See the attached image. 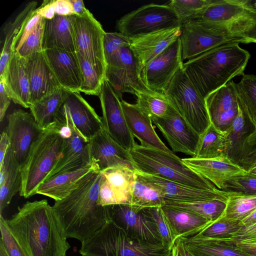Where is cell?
Returning a JSON list of instances; mask_svg holds the SVG:
<instances>
[{
    "instance_id": "6da1fadb",
    "label": "cell",
    "mask_w": 256,
    "mask_h": 256,
    "mask_svg": "<svg viewBox=\"0 0 256 256\" xmlns=\"http://www.w3.org/2000/svg\"><path fill=\"white\" fill-rule=\"evenodd\" d=\"M6 220L29 256H66L70 248L46 200L27 202Z\"/></svg>"
},
{
    "instance_id": "7a4b0ae2",
    "label": "cell",
    "mask_w": 256,
    "mask_h": 256,
    "mask_svg": "<svg viewBox=\"0 0 256 256\" xmlns=\"http://www.w3.org/2000/svg\"><path fill=\"white\" fill-rule=\"evenodd\" d=\"M102 174L92 172L64 199L55 201L54 214L66 237L82 243L104 226L108 216L105 206L98 204Z\"/></svg>"
},
{
    "instance_id": "3957f363",
    "label": "cell",
    "mask_w": 256,
    "mask_h": 256,
    "mask_svg": "<svg viewBox=\"0 0 256 256\" xmlns=\"http://www.w3.org/2000/svg\"><path fill=\"white\" fill-rule=\"evenodd\" d=\"M238 44L220 46L183 63L184 71L204 98L234 77L244 74L250 54Z\"/></svg>"
},
{
    "instance_id": "277c9868",
    "label": "cell",
    "mask_w": 256,
    "mask_h": 256,
    "mask_svg": "<svg viewBox=\"0 0 256 256\" xmlns=\"http://www.w3.org/2000/svg\"><path fill=\"white\" fill-rule=\"evenodd\" d=\"M134 170L194 188L214 190L218 188L188 166L174 153L170 154L136 142L129 151Z\"/></svg>"
},
{
    "instance_id": "5b68a950",
    "label": "cell",
    "mask_w": 256,
    "mask_h": 256,
    "mask_svg": "<svg viewBox=\"0 0 256 256\" xmlns=\"http://www.w3.org/2000/svg\"><path fill=\"white\" fill-rule=\"evenodd\" d=\"M64 141L62 126L55 123L44 129L32 144L21 166V196L26 198L36 194L38 186L54 168Z\"/></svg>"
},
{
    "instance_id": "8992f818",
    "label": "cell",
    "mask_w": 256,
    "mask_h": 256,
    "mask_svg": "<svg viewBox=\"0 0 256 256\" xmlns=\"http://www.w3.org/2000/svg\"><path fill=\"white\" fill-rule=\"evenodd\" d=\"M82 256H172V250L130 238L108 218L90 238L82 243Z\"/></svg>"
},
{
    "instance_id": "52a82bcc",
    "label": "cell",
    "mask_w": 256,
    "mask_h": 256,
    "mask_svg": "<svg viewBox=\"0 0 256 256\" xmlns=\"http://www.w3.org/2000/svg\"><path fill=\"white\" fill-rule=\"evenodd\" d=\"M183 61L190 60L220 46L230 43H250L244 38L234 34L222 24L191 19L180 28Z\"/></svg>"
},
{
    "instance_id": "ba28073f",
    "label": "cell",
    "mask_w": 256,
    "mask_h": 256,
    "mask_svg": "<svg viewBox=\"0 0 256 256\" xmlns=\"http://www.w3.org/2000/svg\"><path fill=\"white\" fill-rule=\"evenodd\" d=\"M191 19L222 24L232 34L256 43V10L250 0H213Z\"/></svg>"
},
{
    "instance_id": "9c48e42d",
    "label": "cell",
    "mask_w": 256,
    "mask_h": 256,
    "mask_svg": "<svg viewBox=\"0 0 256 256\" xmlns=\"http://www.w3.org/2000/svg\"><path fill=\"white\" fill-rule=\"evenodd\" d=\"M164 94L172 106L200 135L210 126L205 99L188 77L182 66Z\"/></svg>"
},
{
    "instance_id": "30bf717a",
    "label": "cell",
    "mask_w": 256,
    "mask_h": 256,
    "mask_svg": "<svg viewBox=\"0 0 256 256\" xmlns=\"http://www.w3.org/2000/svg\"><path fill=\"white\" fill-rule=\"evenodd\" d=\"M181 26L180 18L168 4L143 6L125 14L116 24L118 32L130 39Z\"/></svg>"
},
{
    "instance_id": "8fae6325",
    "label": "cell",
    "mask_w": 256,
    "mask_h": 256,
    "mask_svg": "<svg viewBox=\"0 0 256 256\" xmlns=\"http://www.w3.org/2000/svg\"><path fill=\"white\" fill-rule=\"evenodd\" d=\"M239 106L238 117L224 132L226 156L248 172L256 165V125Z\"/></svg>"
},
{
    "instance_id": "7c38bea8",
    "label": "cell",
    "mask_w": 256,
    "mask_h": 256,
    "mask_svg": "<svg viewBox=\"0 0 256 256\" xmlns=\"http://www.w3.org/2000/svg\"><path fill=\"white\" fill-rule=\"evenodd\" d=\"M105 206L108 218L130 238L143 243L163 246L156 222L146 208L141 209L125 204Z\"/></svg>"
},
{
    "instance_id": "4fadbf2b",
    "label": "cell",
    "mask_w": 256,
    "mask_h": 256,
    "mask_svg": "<svg viewBox=\"0 0 256 256\" xmlns=\"http://www.w3.org/2000/svg\"><path fill=\"white\" fill-rule=\"evenodd\" d=\"M56 122L62 126L64 136L63 146L54 168L43 182L56 174L78 169L92 162L89 142L82 136L74 128L64 104Z\"/></svg>"
},
{
    "instance_id": "5bb4252c",
    "label": "cell",
    "mask_w": 256,
    "mask_h": 256,
    "mask_svg": "<svg viewBox=\"0 0 256 256\" xmlns=\"http://www.w3.org/2000/svg\"><path fill=\"white\" fill-rule=\"evenodd\" d=\"M106 78L122 100L124 93L150 92L143 82L140 69L130 46L122 47L106 60Z\"/></svg>"
},
{
    "instance_id": "9a60e30c",
    "label": "cell",
    "mask_w": 256,
    "mask_h": 256,
    "mask_svg": "<svg viewBox=\"0 0 256 256\" xmlns=\"http://www.w3.org/2000/svg\"><path fill=\"white\" fill-rule=\"evenodd\" d=\"M71 18L76 52L106 72V62L104 50L106 32L102 24L90 12L82 16L72 15Z\"/></svg>"
},
{
    "instance_id": "2e32d148",
    "label": "cell",
    "mask_w": 256,
    "mask_h": 256,
    "mask_svg": "<svg viewBox=\"0 0 256 256\" xmlns=\"http://www.w3.org/2000/svg\"><path fill=\"white\" fill-rule=\"evenodd\" d=\"M183 63L180 38L142 68L141 78L151 90L164 94Z\"/></svg>"
},
{
    "instance_id": "e0dca14e",
    "label": "cell",
    "mask_w": 256,
    "mask_h": 256,
    "mask_svg": "<svg viewBox=\"0 0 256 256\" xmlns=\"http://www.w3.org/2000/svg\"><path fill=\"white\" fill-rule=\"evenodd\" d=\"M98 96L104 128L120 146L130 151L136 142L126 124L121 100L106 78L103 82Z\"/></svg>"
},
{
    "instance_id": "ac0fdd59",
    "label": "cell",
    "mask_w": 256,
    "mask_h": 256,
    "mask_svg": "<svg viewBox=\"0 0 256 256\" xmlns=\"http://www.w3.org/2000/svg\"><path fill=\"white\" fill-rule=\"evenodd\" d=\"M151 119L167 140L172 152L195 157L200 135L174 107L165 116Z\"/></svg>"
},
{
    "instance_id": "d6986e66",
    "label": "cell",
    "mask_w": 256,
    "mask_h": 256,
    "mask_svg": "<svg viewBox=\"0 0 256 256\" xmlns=\"http://www.w3.org/2000/svg\"><path fill=\"white\" fill-rule=\"evenodd\" d=\"M5 131L14 157L22 166L34 142L42 133V128L30 112L15 110L7 116Z\"/></svg>"
},
{
    "instance_id": "ffe728a7",
    "label": "cell",
    "mask_w": 256,
    "mask_h": 256,
    "mask_svg": "<svg viewBox=\"0 0 256 256\" xmlns=\"http://www.w3.org/2000/svg\"><path fill=\"white\" fill-rule=\"evenodd\" d=\"M138 172L160 192L164 205L195 203L216 199L227 202L228 200V192L218 189L214 190L198 189L157 176Z\"/></svg>"
},
{
    "instance_id": "44dd1931",
    "label": "cell",
    "mask_w": 256,
    "mask_h": 256,
    "mask_svg": "<svg viewBox=\"0 0 256 256\" xmlns=\"http://www.w3.org/2000/svg\"><path fill=\"white\" fill-rule=\"evenodd\" d=\"M89 148L91 160L100 172L119 166L134 170L129 151L116 142L104 128L89 140Z\"/></svg>"
},
{
    "instance_id": "7402d4cb",
    "label": "cell",
    "mask_w": 256,
    "mask_h": 256,
    "mask_svg": "<svg viewBox=\"0 0 256 256\" xmlns=\"http://www.w3.org/2000/svg\"><path fill=\"white\" fill-rule=\"evenodd\" d=\"M25 59L30 84V104L62 88L44 50Z\"/></svg>"
},
{
    "instance_id": "603a6c76",
    "label": "cell",
    "mask_w": 256,
    "mask_h": 256,
    "mask_svg": "<svg viewBox=\"0 0 256 256\" xmlns=\"http://www.w3.org/2000/svg\"><path fill=\"white\" fill-rule=\"evenodd\" d=\"M180 28L163 30L130 39V47L140 71L146 64L180 38Z\"/></svg>"
},
{
    "instance_id": "cb8c5ba5",
    "label": "cell",
    "mask_w": 256,
    "mask_h": 256,
    "mask_svg": "<svg viewBox=\"0 0 256 256\" xmlns=\"http://www.w3.org/2000/svg\"><path fill=\"white\" fill-rule=\"evenodd\" d=\"M44 51L61 88L70 92H80L82 75L76 52L58 48Z\"/></svg>"
},
{
    "instance_id": "d4e9b609",
    "label": "cell",
    "mask_w": 256,
    "mask_h": 256,
    "mask_svg": "<svg viewBox=\"0 0 256 256\" xmlns=\"http://www.w3.org/2000/svg\"><path fill=\"white\" fill-rule=\"evenodd\" d=\"M0 80L3 82L12 100L24 108L30 106V89L26 59L12 52Z\"/></svg>"
},
{
    "instance_id": "484cf974",
    "label": "cell",
    "mask_w": 256,
    "mask_h": 256,
    "mask_svg": "<svg viewBox=\"0 0 256 256\" xmlns=\"http://www.w3.org/2000/svg\"><path fill=\"white\" fill-rule=\"evenodd\" d=\"M64 104L74 128L88 142L103 129L102 117L82 98L80 92H70Z\"/></svg>"
},
{
    "instance_id": "4316f807",
    "label": "cell",
    "mask_w": 256,
    "mask_h": 256,
    "mask_svg": "<svg viewBox=\"0 0 256 256\" xmlns=\"http://www.w3.org/2000/svg\"><path fill=\"white\" fill-rule=\"evenodd\" d=\"M94 171H100L92 160L88 164L72 170L56 174L42 183L36 194L60 200L79 187Z\"/></svg>"
},
{
    "instance_id": "83f0119b",
    "label": "cell",
    "mask_w": 256,
    "mask_h": 256,
    "mask_svg": "<svg viewBox=\"0 0 256 256\" xmlns=\"http://www.w3.org/2000/svg\"><path fill=\"white\" fill-rule=\"evenodd\" d=\"M121 104L130 131L140 142L164 152L174 154L160 139L152 125L151 118L136 104L121 100Z\"/></svg>"
},
{
    "instance_id": "f1b7e54d",
    "label": "cell",
    "mask_w": 256,
    "mask_h": 256,
    "mask_svg": "<svg viewBox=\"0 0 256 256\" xmlns=\"http://www.w3.org/2000/svg\"><path fill=\"white\" fill-rule=\"evenodd\" d=\"M182 160L190 168L208 180L220 190L226 179L246 172L226 157L213 159L192 157L182 158Z\"/></svg>"
},
{
    "instance_id": "f546056e",
    "label": "cell",
    "mask_w": 256,
    "mask_h": 256,
    "mask_svg": "<svg viewBox=\"0 0 256 256\" xmlns=\"http://www.w3.org/2000/svg\"><path fill=\"white\" fill-rule=\"evenodd\" d=\"M42 47L43 50L58 48L76 52L71 16L56 14L52 18L46 19Z\"/></svg>"
},
{
    "instance_id": "4dcf8cb0",
    "label": "cell",
    "mask_w": 256,
    "mask_h": 256,
    "mask_svg": "<svg viewBox=\"0 0 256 256\" xmlns=\"http://www.w3.org/2000/svg\"><path fill=\"white\" fill-rule=\"evenodd\" d=\"M174 238L194 236L210 224L204 218L192 212L168 205L162 206Z\"/></svg>"
},
{
    "instance_id": "1f68e13d",
    "label": "cell",
    "mask_w": 256,
    "mask_h": 256,
    "mask_svg": "<svg viewBox=\"0 0 256 256\" xmlns=\"http://www.w3.org/2000/svg\"><path fill=\"white\" fill-rule=\"evenodd\" d=\"M21 166L10 146L0 164V216L22 187Z\"/></svg>"
},
{
    "instance_id": "d6a6232c",
    "label": "cell",
    "mask_w": 256,
    "mask_h": 256,
    "mask_svg": "<svg viewBox=\"0 0 256 256\" xmlns=\"http://www.w3.org/2000/svg\"><path fill=\"white\" fill-rule=\"evenodd\" d=\"M70 92L61 88L30 104V113L42 128L44 130L56 122Z\"/></svg>"
},
{
    "instance_id": "836d02e7",
    "label": "cell",
    "mask_w": 256,
    "mask_h": 256,
    "mask_svg": "<svg viewBox=\"0 0 256 256\" xmlns=\"http://www.w3.org/2000/svg\"><path fill=\"white\" fill-rule=\"evenodd\" d=\"M194 256H250L224 240L179 238Z\"/></svg>"
},
{
    "instance_id": "e575fe53",
    "label": "cell",
    "mask_w": 256,
    "mask_h": 256,
    "mask_svg": "<svg viewBox=\"0 0 256 256\" xmlns=\"http://www.w3.org/2000/svg\"><path fill=\"white\" fill-rule=\"evenodd\" d=\"M101 172L103 178L116 194L120 204H130L136 178L135 170L119 166Z\"/></svg>"
},
{
    "instance_id": "d590c367",
    "label": "cell",
    "mask_w": 256,
    "mask_h": 256,
    "mask_svg": "<svg viewBox=\"0 0 256 256\" xmlns=\"http://www.w3.org/2000/svg\"><path fill=\"white\" fill-rule=\"evenodd\" d=\"M236 84L232 80H230L205 98L210 122L220 114L238 106Z\"/></svg>"
},
{
    "instance_id": "8d00e7d4",
    "label": "cell",
    "mask_w": 256,
    "mask_h": 256,
    "mask_svg": "<svg viewBox=\"0 0 256 256\" xmlns=\"http://www.w3.org/2000/svg\"><path fill=\"white\" fill-rule=\"evenodd\" d=\"M135 171L136 178L129 204L141 209L164 206L160 192Z\"/></svg>"
},
{
    "instance_id": "74e56055",
    "label": "cell",
    "mask_w": 256,
    "mask_h": 256,
    "mask_svg": "<svg viewBox=\"0 0 256 256\" xmlns=\"http://www.w3.org/2000/svg\"><path fill=\"white\" fill-rule=\"evenodd\" d=\"M226 138L224 132L210 124L200 135V140L194 158L213 159L226 156Z\"/></svg>"
},
{
    "instance_id": "f35d334b",
    "label": "cell",
    "mask_w": 256,
    "mask_h": 256,
    "mask_svg": "<svg viewBox=\"0 0 256 256\" xmlns=\"http://www.w3.org/2000/svg\"><path fill=\"white\" fill-rule=\"evenodd\" d=\"M36 1L28 2L12 22L5 28V38L0 58V76H2L12 54V44L24 20L37 8Z\"/></svg>"
},
{
    "instance_id": "ab89813d",
    "label": "cell",
    "mask_w": 256,
    "mask_h": 256,
    "mask_svg": "<svg viewBox=\"0 0 256 256\" xmlns=\"http://www.w3.org/2000/svg\"><path fill=\"white\" fill-rule=\"evenodd\" d=\"M81 70L82 84L80 92L98 96L106 72L93 64L86 58L77 54Z\"/></svg>"
},
{
    "instance_id": "60d3db41",
    "label": "cell",
    "mask_w": 256,
    "mask_h": 256,
    "mask_svg": "<svg viewBox=\"0 0 256 256\" xmlns=\"http://www.w3.org/2000/svg\"><path fill=\"white\" fill-rule=\"evenodd\" d=\"M241 80L236 84L240 106L256 125V76L243 74Z\"/></svg>"
},
{
    "instance_id": "b9f144b4",
    "label": "cell",
    "mask_w": 256,
    "mask_h": 256,
    "mask_svg": "<svg viewBox=\"0 0 256 256\" xmlns=\"http://www.w3.org/2000/svg\"><path fill=\"white\" fill-rule=\"evenodd\" d=\"M136 96V104L151 118L165 116L173 107L164 94L152 92H140Z\"/></svg>"
},
{
    "instance_id": "7bdbcfd3",
    "label": "cell",
    "mask_w": 256,
    "mask_h": 256,
    "mask_svg": "<svg viewBox=\"0 0 256 256\" xmlns=\"http://www.w3.org/2000/svg\"><path fill=\"white\" fill-rule=\"evenodd\" d=\"M228 196L226 208L221 217L242 221L256 210V196L230 192Z\"/></svg>"
},
{
    "instance_id": "ee69618b",
    "label": "cell",
    "mask_w": 256,
    "mask_h": 256,
    "mask_svg": "<svg viewBox=\"0 0 256 256\" xmlns=\"http://www.w3.org/2000/svg\"><path fill=\"white\" fill-rule=\"evenodd\" d=\"M243 226L241 220L220 217L192 236L204 239H229Z\"/></svg>"
},
{
    "instance_id": "f6af8a7d",
    "label": "cell",
    "mask_w": 256,
    "mask_h": 256,
    "mask_svg": "<svg viewBox=\"0 0 256 256\" xmlns=\"http://www.w3.org/2000/svg\"><path fill=\"white\" fill-rule=\"evenodd\" d=\"M226 201L212 200L207 201L184 204H171L166 205L173 206L196 213L214 222L223 214L226 206Z\"/></svg>"
},
{
    "instance_id": "bcb514c9",
    "label": "cell",
    "mask_w": 256,
    "mask_h": 256,
    "mask_svg": "<svg viewBox=\"0 0 256 256\" xmlns=\"http://www.w3.org/2000/svg\"><path fill=\"white\" fill-rule=\"evenodd\" d=\"M221 190L230 193L256 196V176L246 172L231 176L224 181Z\"/></svg>"
},
{
    "instance_id": "7dc6e473",
    "label": "cell",
    "mask_w": 256,
    "mask_h": 256,
    "mask_svg": "<svg viewBox=\"0 0 256 256\" xmlns=\"http://www.w3.org/2000/svg\"><path fill=\"white\" fill-rule=\"evenodd\" d=\"M213 0H172L168 4L180 18L182 24L211 4Z\"/></svg>"
},
{
    "instance_id": "c3c4849f",
    "label": "cell",
    "mask_w": 256,
    "mask_h": 256,
    "mask_svg": "<svg viewBox=\"0 0 256 256\" xmlns=\"http://www.w3.org/2000/svg\"><path fill=\"white\" fill-rule=\"evenodd\" d=\"M46 19L42 18L32 32L16 50L20 56H28L43 51L42 44Z\"/></svg>"
},
{
    "instance_id": "681fc988",
    "label": "cell",
    "mask_w": 256,
    "mask_h": 256,
    "mask_svg": "<svg viewBox=\"0 0 256 256\" xmlns=\"http://www.w3.org/2000/svg\"><path fill=\"white\" fill-rule=\"evenodd\" d=\"M154 219L162 240L163 246L172 250L176 240L162 206L146 208Z\"/></svg>"
},
{
    "instance_id": "f907efd6",
    "label": "cell",
    "mask_w": 256,
    "mask_h": 256,
    "mask_svg": "<svg viewBox=\"0 0 256 256\" xmlns=\"http://www.w3.org/2000/svg\"><path fill=\"white\" fill-rule=\"evenodd\" d=\"M0 242L8 256H29L12 234L6 219L2 216H0Z\"/></svg>"
},
{
    "instance_id": "816d5d0a",
    "label": "cell",
    "mask_w": 256,
    "mask_h": 256,
    "mask_svg": "<svg viewBox=\"0 0 256 256\" xmlns=\"http://www.w3.org/2000/svg\"><path fill=\"white\" fill-rule=\"evenodd\" d=\"M130 39L120 32H106L104 50L106 61L122 47L130 46Z\"/></svg>"
},
{
    "instance_id": "f5cc1de1",
    "label": "cell",
    "mask_w": 256,
    "mask_h": 256,
    "mask_svg": "<svg viewBox=\"0 0 256 256\" xmlns=\"http://www.w3.org/2000/svg\"><path fill=\"white\" fill-rule=\"evenodd\" d=\"M41 18L42 17L37 13L36 9L24 20L13 42V52H16L24 40L35 28Z\"/></svg>"
},
{
    "instance_id": "db71d44e",
    "label": "cell",
    "mask_w": 256,
    "mask_h": 256,
    "mask_svg": "<svg viewBox=\"0 0 256 256\" xmlns=\"http://www.w3.org/2000/svg\"><path fill=\"white\" fill-rule=\"evenodd\" d=\"M256 238V224L250 226H243L229 238L238 242H246Z\"/></svg>"
},
{
    "instance_id": "11a10c76",
    "label": "cell",
    "mask_w": 256,
    "mask_h": 256,
    "mask_svg": "<svg viewBox=\"0 0 256 256\" xmlns=\"http://www.w3.org/2000/svg\"><path fill=\"white\" fill-rule=\"evenodd\" d=\"M54 2V0H44L42 4L36 8L37 13L42 18L46 20L52 18L56 14Z\"/></svg>"
},
{
    "instance_id": "9f6ffc18",
    "label": "cell",
    "mask_w": 256,
    "mask_h": 256,
    "mask_svg": "<svg viewBox=\"0 0 256 256\" xmlns=\"http://www.w3.org/2000/svg\"><path fill=\"white\" fill-rule=\"evenodd\" d=\"M12 100L2 81L0 80V120L2 122Z\"/></svg>"
},
{
    "instance_id": "6f0895ef",
    "label": "cell",
    "mask_w": 256,
    "mask_h": 256,
    "mask_svg": "<svg viewBox=\"0 0 256 256\" xmlns=\"http://www.w3.org/2000/svg\"><path fill=\"white\" fill-rule=\"evenodd\" d=\"M228 244L250 256H256V243L238 242L230 239L224 240Z\"/></svg>"
},
{
    "instance_id": "680465c9",
    "label": "cell",
    "mask_w": 256,
    "mask_h": 256,
    "mask_svg": "<svg viewBox=\"0 0 256 256\" xmlns=\"http://www.w3.org/2000/svg\"><path fill=\"white\" fill-rule=\"evenodd\" d=\"M54 6L56 14L61 16L74 14L70 0H54Z\"/></svg>"
},
{
    "instance_id": "91938a15",
    "label": "cell",
    "mask_w": 256,
    "mask_h": 256,
    "mask_svg": "<svg viewBox=\"0 0 256 256\" xmlns=\"http://www.w3.org/2000/svg\"><path fill=\"white\" fill-rule=\"evenodd\" d=\"M172 256H194L186 247L180 238L176 240L172 250Z\"/></svg>"
},
{
    "instance_id": "94428289",
    "label": "cell",
    "mask_w": 256,
    "mask_h": 256,
    "mask_svg": "<svg viewBox=\"0 0 256 256\" xmlns=\"http://www.w3.org/2000/svg\"><path fill=\"white\" fill-rule=\"evenodd\" d=\"M74 14L82 16L86 14L90 10L87 9L82 0H70Z\"/></svg>"
},
{
    "instance_id": "6125c7cd",
    "label": "cell",
    "mask_w": 256,
    "mask_h": 256,
    "mask_svg": "<svg viewBox=\"0 0 256 256\" xmlns=\"http://www.w3.org/2000/svg\"><path fill=\"white\" fill-rule=\"evenodd\" d=\"M10 146V142L9 138L6 131L4 130L0 135V164L2 162Z\"/></svg>"
},
{
    "instance_id": "be15d7a7",
    "label": "cell",
    "mask_w": 256,
    "mask_h": 256,
    "mask_svg": "<svg viewBox=\"0 0 256 256\" xmlns=\"http://www.w3.org/2000/svg\"><path fill=\"white\" fill-rule=\"evenodd\" d=\"M242 223L244 226H250L256 224V210L248 217L243 220Z\"/></svg>"
},
{
    "instance_id": "e7e4bbea",
    "label": "cell",
    "mask_w": 256,
    "mask_h": 256,
    "mask_svg": "<svg viewBox=\"0 0 256 256\" xmlns=\"http://www.w3.org/2000/svg\"><path fill=\"white\" fill-rule=\"evenodd\" d=\"M0 256H8L4 247L2 243L0 242Z\"/></svg>"
},
{
    "instance_id": "03108f58",
    "label": "cell",
    "mask_w": 256,
    "mask_h": 256,
    "mask_svg": "<svg viewBox=\"0 0 256 256\" xmlns=\"http://www.w3.org/2000/svg\"><path fill=\"white\" fill-rule=\"evenodd\" d=\"M248 173L256 176V165Z\"/></svg>"
},
{
    "instance_id": "003e7915",
    "label": "cell",
    "mask_w": 256,
    "mask_h": 256,
    "mask_svg": "<svg viewBox=\"0 0 256 256\" xmlns=\"http://www.w3.org/2000/svg\"><path fill=\"white\" fill-rule=\"evenodd\" d=\"M250 4L256 10V0L252 1L250 0Z\"/></svg>"
}]
</instances>
